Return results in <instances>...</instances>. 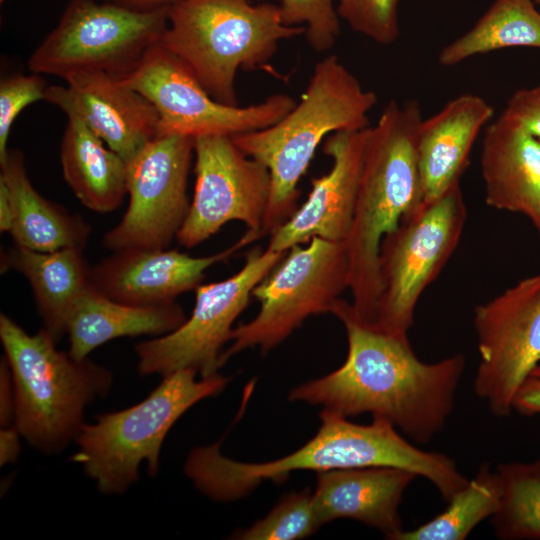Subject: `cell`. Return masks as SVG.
I'll use <instances>...</instances> for the list:
<instances>
[{
	"label": "cell",
	"instance_id": "obj_1",
	"mask_svg": "<svg viewBox=\"0 0 540 540\" xmlns=\"http://www.w3.org/2000/svg\"><path fill=\"white\" fill-rule=\"evenodd\" d=\"M331 313L345 327L347 357L335 371L295 387L288 399L318 404L347 418L371 413L415 442H429L452 413L464 355L426 363L409 340L360 322L350 302L337 299Z\"/></svg>",
	"mask_w": 540,
	"mask_h": 540
},
{
	"label": "cell",
	"instance_id": "obj_2",
	"mask_svg": "<svg viewBox=\"0 0 540 540\" xmlns=\"http://www.w3.org/2000/svg\"><path fill=\"white\" fill-rule=\"evenodd\" d=\"M316 435L295 452L265 463H244L225 457L220 442L194 448L184 471L195 487L215 501H233L250 493L262 481L280 483L291 472L388 466L426 478L449 501L468 483L455 461L446 454L425 451L407 441L382 418L364 425L323 409Z\"/></svg>",
	"mask_w": 540,
	"mask_h": 540
},
{
	"label": "cell",
	"instance_id": "obj_3",
	"mask_svg": "<svg viewBox=\"0 0 540 540\" xmlns=\"http://www.w3.org/2000/svg\"><path fill=\"white\" fill-rule=\"evenodd\" d=\"M416 100H391L369 126L357 200L345 242L348 288L355 317L374 321L381 284L379 251L384 236L422 200L417 135L422 121Z\"/></svg>",
	"mask_w": 540,
	"mask_h": 540
},
{
	"label": "cell",
	"instance_id": "obj_4",
	"mask_svg": "<svg viewBox=\"0 0 540 540\" xmlns=\"http://www.w3.org/2000/svg\"><path fill=\"white\" fill-rule=\"evenodd\" d=\"M377 96L333 54L319 61L296 105L275 124L232 136L237 147L264 164L271 177L262 233L271 234L297 210V185L320 143L338 131L369 127Z\"/></svg>",
	"mask_w": 540,
	"mask_h": 540
},
{
	"label": "cell",
	"instance_id": "obj_5",
	"mask_svg": "<svg viewBox=\"0 0 540 540\" xmlns=\"http://www.w3.org/2000/svg\"><path fill=\"white\" fill-rule=\"evenodd\" d=\"M0 339L14 386V425L33 448L60 452L85 424L87 405L109 393L111 371L58 350L43 328L28 334L4 313Z\"/></svg>",
	"mask_w": 540,
	"mask_h": 540
},
{
	"label": "cell",
	"instance_id": "obj_6",
	"mask_svg": "<svg viewBox=\"0 0 540 540\" xmlns=\"http://www.w3.org/2000/svg\"><path fill=\"white\" fill-rule=\"evenodd\" d=\"M304 34L303 26L286 25L279 5L272 3L183 0L168 8L160 42L215 100L238 106V71L266 66L281 41Z\"/></svg>",
	"mask_w": 540,
	"mask_h": 540
},
{
	"label": "cell",
	"instance_id": "obj_7",
	"mask_svg": "<svg viewBox=\"0 0 540 540\" xmlns=\"http://www.w3.org/2000/svg\"><path fill=\"white\" fill-rule=\"evenodd\" d=\"M197 372L185 368L163 376L161 383L141 402L129 408L98 415L85 423L75 442L73 460L103 494H123L139 479L145 462L156 476L163 441L175 422L197 402L218 394L229 382L216 374L196 380Z\"/></svg>",
	"mask_w": 540,
	"mask_h": 540
},
{
	"label": "cell",
	"instance_id": "obj_8",
	"mask_svg": "<svg viewBox=\"0 0 540 540\" xmlns=\"http://www.w3.org/2000/svg\"><path fill=\"white\" fill-rule=\"evenodd\" d=\"M466 219L458 183L438 198L421 202L384 236L379 251L381 290L369 326L408 340L418 300L457 248Z\"/></svg>",
	"mask_w": 540,
	"mask_h": 540
},
{
	"label": "cell",
	"instance_id": "obj_9",
	"mask_svg": "<svg viewBox=\"0 0 540 540\" xmlns=\"http://www.w3.org/2000/svg\"><path fill=\"white\" fill-rule=\"evenodd\" d=\"M168 8L140 10L108 0H70L30 55L29 70L64 80L86 71L122 76L160 42Z\"/></svg>",
	"mask_w": 540,
	"mask_h": 540
},
{
	"label": "cell",
	"instance_id": "obj_10",
	"mask_svg": "<svg viewBox=\"0 0 540 540\" xmlns=\"http://www.w3.org/2000/svg\"><path fill=\"white\" fill-rule=\"evenodd\" d=\"M308 246L291 247L278 265L253 289L258 314L231 334L220 367L233 355L259 347L266 353L283 342L311 315L331 313L348 288L349 262L344 241L313 237Z\"/></svg>",
	"mask_w": 540,
	"mask_h": 540
},
{
	"label": "cell",
	"instance_id": "obj_11",
	"mask_svg": "<svg viewBox=\"0 0 540 540\" xmlns=\"http://www.w3.org/2000/svg\"><path fill=\"white\" fill-rule=\"evenodd\" d=\"M118 77L153 105L159 118L158 135L232 137L275 124L297 103L290 95L276 93L245 107L223 104L161 42L150 47L131 71Z\"/></svg>",
	"mask_w": 540,
	"mask_h": 540
},
{
	"label": "cell",
	"instance_id": "obj_12",
	"mask_svg": "<svg viewBox=\"0 0 540 540\" xmlns=\"http://www.w3.org/2000/svg\"><path fill=\"white\" fill-rule=\"evenodd\" d=\"M287 252L252 248L233 276L195 289L191 316L176 330L135 345L141 376L190 368L202 378L218 374L221 348L230 341L234 321L247 307L253 289Z\"/></svg>",
	"mask_w": 540,
	"mask_h": 540
},
{
	"label": "cell",
	"instance_id": "obj_13",
	"mask_svg": "<svg viewBox=\"0 0 540 540\" xmlns=\"http://www.w3.org/2000/svg\"><path fill=\"white\" fill-rule=\"evenodd\" d=\"M479 364L474 390L497 417L540 364V271L474 310Z\"/></svg>",
	"mask_w": 540,
	"mask_h": 540
},
{
	"label": "cell",
	"instance_id": "obj_14",
	"mask_svg": "<svg viewBox=\"0 0 540 540\" xmlns=\"http://www.w3.org/2000/svg\"><path fill=\"white\" fill-rule=\"evenodd\" d=\"M193 154V138L158 135L128 162V207L104 234L106 249L168 248L189 212L187 180Z\"/></svg>",
	"mask_w": 540,
	"mask_h": 540
},
{
	"label": "cell",
	"instance_id": "obj_15",
	"mask_svg": "<svg viewBox=\"0 0 540 540\" xmlns=\"http://www.w3.org/2000/svg\"><path fill=\"white\" fill-rule=\"evenodd\" d=\"M195 187L177 241L193 248L226 223L240 221L261 238L271 177L268 168L223 135L194 139Z\"/></svg>",
	"mask_w": 540,
	"mask_h": 540
},
{
	"label": "cell",
	"instance_id": "obj_16",
	"mask_svg": "<svg viewBox=\"0 0 540 540\" xmlns=\"http://www.w3.org/2000/svg\"><path fill=\"white\" fill-rule=\"evenodd\" d=\"M64 81L66 86H48L44 101L79 117L127 163L158 136L155 108L118 76L86 71Z\"/></svg>",
	"mask_w": 540,
	"mask_h": 540
},
{
	"label": "cell",
	"instance_id": "obj_17",
	"mask_svg": "<svg viewBox=\"0 0 540 540\" xmlns=\"http://www.w3.org/2000/svg\"><path fill=\"white\" fill-rule=\"evenodd\" d=\"M368 128L329 135L323 153L332 159L330 171L312 179L306 201L271 234L267 248L287 252L313 237L345 241L355 210Z\"/></svg>",
	"mask_w": 540,
	"mask_h": 540
},
{
	"label": "cell",
	"instance_id": "obj_18",
	"mask_svg": "<svg viewBox=\"0 0 540 540\" xmlns=\"http://www.w3.org/2000/svg\"><path fill=\"white\" fill-rule=\"evenodd\" d=\"M256 239L259 238L247 231L234 245L205 257H192L175 249L115 251L91 267V283L99 292L121 303L169 304L182 293L196 289L209 267L227 260Z\"/></svg>",
	"mask_w": 540,
	"mask_h": 540
},
{
	"label": "cell",
	"instance_id": "obj_19",
	"mask_svg": "<svg viewBox=\"0 0 540 540\" xmlns=\"http://www.w3.org/2000/svg\"><path fill=\"white\" fill-rule=\"evenodd\" d=\"M416 477L412 471L388 466L319 472L312 498L322 524L354 519L396 540L403 531L399 506Z\"/></svg>",
	"mask_w": 540,
	"mask_h": 540
},
{
	"label": "cell",
	"instance_id": "obj_20",
	"mask_svg": "<svg viewBox=\"0 0 540 540\" xmlns=\"http://www.w3.org/2000/svg\"><path fill=\"white\" fill-rule=\"evenodd\" d=\"M493 115L494 109L486 99L464 93L422 119L417 159L423 202L438 198L460 182L474 143Z\"/></svg>",
	"mask_w": 540,
	"mask_h": 540
},
{
	"label": "cell",
	"instance_id": "obj_21",
	"mask_svg": "<svg viewBox=\"0 0 540 540\" xmlns=\"http://www.w3.org/2000/svg\"><path fill=\"white\" fill-rule=\"evenodd\" d=\"M480 163L486 204L524 215L540 238V139L498 117L485 129Z\"/></svg>",
	"mask_w": 540,
	"mask_h": 540
},
{
	"label": "cell",
	"instance_id": "obj_22",
	"mask_svg": "<svg viewBox=\"0 0 540 540\" xmlns=\"http://www.w3.org/2000/svg\"><path fill=\"white\" fill-rule=\"evenodd\" d=\"M82 249L35 251L13 244L1 252V273L13 270L29 282L43 329L57 343L77 300L91 285V267Z\"/></svg>",
	"mask_w": 540,
	"mask_h": 540
},
{
	"label": "cell",
	"instance_id": "obj_23",
	"mask_svg": "<svg viewBox=\"0 0 540 540\" xmlns=\"http://www.w3.org/2000/svg\"><path fill=\"white\" fill-rule=\"evenodd\" d=\"M186 316L176 302L135 306L115 301L91 283L72 308L66 323L69 350L76 359L104 343L120 337L163 336L177 328Z\"/></svg>",
	"mask_w": 540,
	"mask_h": 540
},
{
	"label": "cell",
	"instance_id": "obj_24",
	"mask_svg": "<svg viewBox=\"0 0 540 540\" xmlns=\"http://www.w3.org/2000/svg\"><path fill=\"white\" fill-rule=\"evenodd\" d=\"M0 180L7 186L14 208L9 232L13 244L50 252L63 248L82 249L91 226L85 219L44 198L33 187L21 151L9 149L0 163Z\"/></svg>",
	"mask_w": 540,
	"mask_h": 540
},
{
	"label": "cell",
	"instance_id": "obj_25",
	"mask_svg": "<svg viewBox=\"0 0 540 540\" xmlns=\"http://www.w3.org/2000/svg\"><path fill=\"white\" fill-rule=\"evenodd\" d=\"M60 162L66 183L85 207L108 213L121 205L128 163L77 116H67Z\"/></svg>",
	"mask_w": 540,
	"mask_h": 540
},
{
	"label": "cell",
	"instance_id": "obj_26",
	"mask_svg": "<svg viewBox=\"0 0 540 540\" xmlns=\"http://www.w3.org/2000/svg\"><path fill=\"white\" fill-rule=\"evenodd\" d=\"M512 47L540 49V11L532 0H494L468 31L440 50L438 62L450 67Z\"/></svg>",
	"mask_w": 540,
	"mask_h": 540
},
{
	"label": "cell",
	"instance_id": "obj_27",
	"mask_svg": "<svg viewBox=\"0 0 540 540\" xmlns=\"http://www.w3.org/2000/svg\"><path fill=\"white\" fill-rule=\"evenodd\" d=\"M500 498L497 470L483 464L442 513L415 529L403 530L396 540H464L480 522L496 513Z\"/></svg>",
	"mask_w": 540,
	"mask_h": 540
},
{
	"label": "cell",
	"instance_id": "obj_28",
	"mask_svg": "<svg viewBox=\"0 0 540 540\" xmlns=\"http://www.w3.org/2000/svg\"><path fill=\"white\" fill-rule=\"evenodd\" d=\"M499 508L491 517L496 537L540 540V456L528 463H502Z\"/></svg>",
	"mask_w": 540,
	"mask_h": 540
},
{
	"label": "cell",
	"instance_id": "obj_29",
	"mask_svg": "<svg viewBox=\"0 0 540 540\" xmlns=\"http://www.w3.org/2000/svg\"><path fill=\"white\" fill-rule=\"evenodd\" d=\"M322 525L312 494L292 492L250 528L233 538L244 540H295L313 534Z\"/></svg>",
	"mask_w": 540,
	"mask_h": 540
},
{
	"label": "cell",
	"instance_id": "obj_30",
	"mask_svg": "<svg viewBox=\"0 0 540 540\" xmlns=\"http://www.w3.org/2000/svg\"><path fill=\"white\" fill-rule=\"evenodd\" d=\"M399 1L338 0L336 11L354 32L379 45H391L400 34Z\"/></svg>",
	"mask_w": 540,
	"mask_h": 540
},
{
	"label": "cell",
	"instance_id": "obj_31",
	"mask_svg": "<svg viewBox=\"0 0 540 540\" xmlns=\"http://www.w3.org/2000/svg\"><path fill=\"white\" fill-rule=\"evenodd\" d=\"M283 22L305 28L309 46L316 52L330 50L340 36V17L333 0H280Z\"/></svg>",
	"mask_w": 540,
	"mask_h": 540
},
{
	"label": "cell",
	"instance_id": "obj_32",
	"mask_svg": "<svg viewBox=\"0 0 540 540\" xmlns=\"http://www.w3.org/2000/svg\"><path fill=\"white\" fill-rule=\"evenodd\" d=\"M48 85L36 73L11 75L0 82V163L8 153V138L19 113L28 105L44 100Z\"/></svg>",
	"mask_w": 540,
	"mask_h": 540
},
{
	"label": "cell",
	"instance_id": "obj_33",
	"mask_svg": "<svg viewBox=\"0 0 540 540\" xmlns=\"http://www.w3.org/2000/svg\"><path fill=\"white\" fill-rule=\"evenodd\" d=\"M499 117L540 139V84L515 91Z\"/></svg>",
	"mask_w": 540,
	"mask_h": 540
},
{
	"label": "cell",
	"instance_id": "obj_34",
	"mask_svg": "<svg viewBox=\"0 0 540 540\" xmlns=\"http://www.w3.org/2000/svg\"><path fill=\"white\" fill-rule=\"evenodd\" d=\"M513 410L525 416L540 414V376L530 375L517 390Z\"/></svg>",
	"mask_w": 540,
	"mask_h": 540
},
{
	"label": "cell",
	"instance_id": "obj_35",
	"mask_svg": "<svg viewBox=\"0 0 540 540\" xmlns=\"http://www.w3.org/2000/svg\"><path fill=\"white\" fill-rule=\"evenodd\" d=\"M15 400L12 374L5 357L0 364V424L7 427L14 424Z\"/></svg>",
	"mask_w": 540,
	"mask_h": 540
},
{
	"label": "cell",
	"instance_id": "obj_36",
	"mask_svg": "<svg viewBox=\"0 0 540 540\" xmlns=\"http://www.w3.org/2000/svg\"><path fill=\"white\" fill-rule=\"evenodd\" d=\"M21 434L13 424L3 427L0 431V465L13 464L19 457L21 451Z\"/></svg>",
	"mask_w": 540,
	"mask_h": 540
},
{
	"label": "cell",
	"instance_id": "obj_37",
	"mask_svg": "<svg viewBox=\"0 0 540 540\" xmlns=\"http://www.w3.org/2000/svg\"><path fill=\"white\" fill-rule=\"evenodd\" d=\"M14 216L13 202L7 186L0 180V231L9 233Z\"/></svg>",
	"mask_w": 540,
	"mask_h": 540
},
{
	"label": "cell",
	"instance_id": "obj_38",
	"mask_svg": "<svg viewBox=\"0 0 540 540\" xmlns=\"http://www.w3.org/2000/svg\"><path fill=\"white\" fill-rule=\"evenodd\" d=\"M118 4H122L131 8L140 10H152L163 7H170L173 4L183 0H108Z\"/></svg>",
	"mask_w": 540,
	"mask_h": 540
},
{
	"label": "cell",
	"instance_id": "obj_39",
	"mask_svg": "<svg viewBox=\"0 0 540 540\" xmlns=\"http://www.w3.org/2000/svg\"><path fill=\"white\" fill-rule=\"evenodd\" d=\"M531 375L540 376V364L533 370Z\"/></svg>",
	"mask_w": 540,
	"mask_h": 540
},
{
	"label": "cell",
	"instance_id": "obj_40",
	"mask_svg": "<svg viewBox=\"0 0 540 540\" xmlns=\"http://www.w3.org/2000/svg\"><path fill=\"white\" fill-rule=\"evenodd\" d=\"M536 5L540 6V0H532Z\"/></svg>",
	"mask_w": 540,
	"mask_h": 540
},
{
	"label": "cell",
	"instance_id": "obj_41",
	"mask_svg": "<svg viewBox=\"0 0 540 540\" xmlns=\"http://www.w3.org/2000/svg\"><path fill=\"white\" fill-rule=\"evenodd\" d=\"M5 0H0L1 3H3Z\"/></svg>",
	"mask_w": 540,
	"mask_h": 540
}]
</instances>
